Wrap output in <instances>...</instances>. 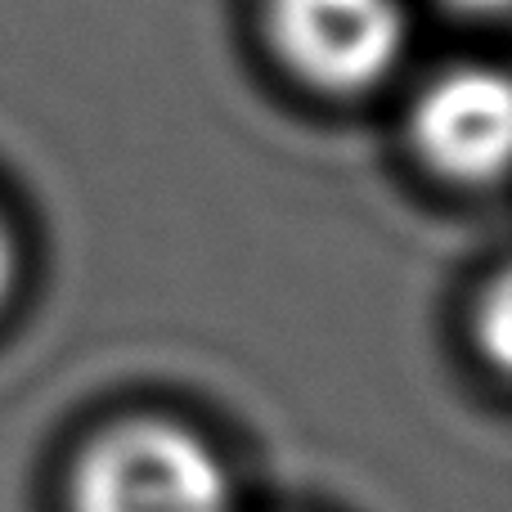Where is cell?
I'll return each mask as SVG.
<instances>
[{
	"mask_svg": "<svg viewBox=\"0 0 512 512\" xmlns=\"http://www.w3.org/2000/svg\"><path fill=\"white\" fill-rule=\"evenodd\" d=\"M72 512H230V472L185 427L126 423L81 459Z\"/></svg>",
	"mask_w": 512,
	"mask_h": 512,
	"instance_id": "6da1fadb",
	"label": "cell"
},
{
	"mask_svg": "<svg viewBox=\"0 0 512 512\" xmlns=\"http://www.w3.org/2000/svg\"><path fill=\"white\" fill-rule=\"evenodd\" d=\"M270 27L292 72L337 95L378 86L405 50L396 0H270Z\"/></svg>",
	"mask_w": 512,
	"mask_h": 512,
	"instance_id": "7a4b0ae2",
	"label": "cell"
},
{
	"mask_svg": "<svg viewBox=\"0 0 512 512\" xmlns=\"http://www.w3.org/2000/svg\"><path fill=\"white\" fill-rule=\"evenodd\" d=\"M414 140L445 176L468 185L499 180L512 140L508 81L490 68H454L436 77L414 108Z\"/></svg>",
	"mask_w": 512,
	"mask_h": 512,
	"instance_id": "3957f363",
	"label": "cell"
},
{
	"mask_svg": "<svg viewBox=\"0 0 512 512\" xmlns=\"http://www.w3.org/2000/svg\"><path fill=\"white\" fill-rule=\"evenodd\" d=\"M9 283H14V243H9V230L0 221V301H5Z\"/></svg>",
	"mask_w": 512,
	"mask_h": 512,
	"instance_id": "277c9868",
	"label": "cell"
},
{
	"mask_svg": "<svg viewBox=\"0 0 512 512\" xmlns=\"http://www.w3.org/2000/svg\"><path fill=\"white\" fill-rule=\"evenodd\" d=\"M450 5H459L463 14H499L508 0H450Z\"/></svg>",
	"mask_w": 512,
	"mask_h": 512,
	"instance_id": "5b68a950",
	"label": "cell"
}]
</instances>
